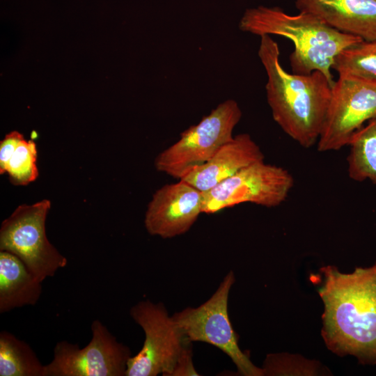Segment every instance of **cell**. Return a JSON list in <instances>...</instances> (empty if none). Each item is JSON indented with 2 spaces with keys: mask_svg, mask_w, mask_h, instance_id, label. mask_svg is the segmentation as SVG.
Instances as JSON below:
<instances>
[{
  "mask_svg": "<svg viewBox=\"0 0 376 376\" xmlns=\"http://www.w3.org/2000/svg\"><path fill=\"white\" fill-rule=\"evenodd\" d=\"M318 292L324 311L322 335L334 353L376 364V263L343 274L336 267L321 269Z\"/></svg>",
  "mask_w": 376,
  "mask_h": 376,
  "instance_id": "1",
  "label": "cell"
},
{
  "mask_svg": "<svg viewBox=\"0 0 376 376\" xmlns=\"http://www.w3.org/2000/svg\"><path fill=\"white\" fill-rule=\"evenodd\" d=\"M258 55L267 74L266 96L274 120L301 146L317 144L334 83L317 70L308 75L287 72L271 36H260Z\"/></svg>",
  "mask_w": 376,
  "mask_h": 376,
  "instance_id": "2",
  "label": "cell"
},
{
  "mask_svg": "<svg viewBox=\"0 0 376 376\" xmlns=\"http://www.w3.org/2000/svg\"><path fill=\"white\" fill-rule=\"evenodd\" d=\"M239 28L260 37L275 35L290 40L294 44L289 56L292 72L308 75L320 71L333 84L331 70L336 57L363 41L340 32L312 13L299 11L291 15L278 6L247 8Z\"/></svg>",
  "mask_w": 376,
  "mask_h": 376,
  "instance_id": "3",
  "label": "cell"
},
{
  "mask_svg": "<svg viewBox=\"0 0 376 376\" xmlns=\"http://www.w3.org/2000/svg\"><path fill=\"white\" fill-rule=\"evenodd\" d=\"M241 118L242 111L235 100L229 99L220 103L156 157V169L173 178H183L233 138V130Z\"/></svg>",
  "mask_w": 376,
  "mask_h": 376,
  "instance_id": "4",
  "label": "cell"
},
{
  "mask_svg": "<svg viewBox=\"0 0 376 376\" xmlns=\"http://www.w3.org/2000/svg\"><path fill=\"white\" fill-rule=\"evenodd\" d=\"M235 275L230 271L216 291L197 307H187L172 318L185 338L190 342L209 343L224 352L244 376L264 375L239 347L238 337L228 315V303Z\"/></svg>",
  "mask_w": 376,
  "mask_h": 376,
  "instance_id": "5",
  "label": "cell"
},
{
  "mask_svg": "<svg viewBox=\"0 0 376 376\" xmlns=\"http://www.w3.org/2000/svg\"><path fill=\"white\" fill-rule=\"evenodd\" d=\"M50 207L48 199L20 205L3 221L0 228V251L18 257L41 282L68 263L46 235L45 221Z\"/></svg>",
  "mask_w": 376,
  "mask_h": 376,
  "instance_id": "6",
  "label": "cell"
},
{
  "mask_svg": "<svg viewBox=\"0 0 376 376\" xmlns=\"http://www.w3.org/2000/svg\"><path fill=\"white\" fill-rule=\"evenodd\" d=\"M293 185V177L285 169L255 162L202 192V212L214 214L244 203L276 207L285 201Z\"/></svg>",
  "mask_w": 376,
  "mask_h": 376,
  "instance_id": "7",
  "label": "cell"
},
{
  "mask_svg": "<svg viewBox=\"0 0 376 376\" xmlns=\"http://www.w3.org/2000/svg\"><path fill=\"white\" fill-rule=\"evenodd\" d=\"M130 314L143 330L142 348L128 362L125 376H170L186 340L162 303L143 300Z\"/></svg>",
  "mask_w": 376,
  "mask_h": 376,
  "instance_id": "8",
  "label": "cell"
},
{
  "mask_svg": "<svg viewBox=\"0 0 376 376\" xmlns=\"http://www.w3.org/2000/svg\"><path fill=\"white\" fill-rule=\"evenodd\" d=\"M375 118L376 79L338 75L331 88L318 150H338L347 146L352 135Z\"/></svg>",
  "mask_w": 376,
  "mask_h": 376,
  "instance_id": "9",
  "label": "cell"
},
{
  "mask_svg": "<svg viewBox=\"0 0 376 376\" xmlns=\"http://www.w3.org/2000/svg\"><path fill=\"white\" fill-rule=\"evenodd\" d=\"M91 329V339L82 348L66 340L58 342L43 376H125L132 357L130 348L99 320Z\"/></svg>",
  "mask_w": 376,
  "mask_h": 376,
  "instance_id": "10",
  "label": "cell"
},
{
  "mask_svg": "<svg viewBox=\"0 0 376 376\" xmlns=\"http://www.w3.org/2000/svg\"><path fill=\"white\" fill-rule=\"evenodd\" d=\"M203 193L187 182L158 189L148 204L144 224L148 233L164 239L187 233L202 212Z\"/></svg>",
  "mask_w": 376,
  "mask_h": 376,
  "instance_id": "11",
  "label": "cell"
},
{
  "mask_svg": "<svg viewBox=\"0 0 376 376\" xmlns=\"http://www.w3.org/2000/svg\"><path fill=\"white\" fill-rule=\"evenodd\" d=\"M264 159L260 148L251 136L240 134L223 145L207 162L180 180L205 192L243 168Z\"/></svg>",
  "mask_w": 376,
  "mask_h": 376,
  "instance_id": "12",
  "label": "cell"
},
{
  "mask_svg": "<svg viewBox=\"0 0 376 376\" xmlns=\"http://www.w3.org/2000/svg\"><path fill=\"white\" fill-rule=\"evenodd\" d=\"M295 6L341 33L376 40V0H295Z\"/></svg>",
  "mask_w": 376,
  "mask_h": 376,
  "instance_id": "13",
  "label": "cell"
},
{
  "mask_svg": "<svg viewBox=\"0 0 376 376\" xmlns=\"http://www.w3.org/2000/svg\"><path fill=\"white\" fill-rule=\"evenodd\" d=\"M42 283L18 257L10 252L0 251L1 313L35 305L42 292Z\"/></svg>",
  "mask_w": 376,
  "mask_h": 376,
  "instance_id": "14",
  "label": "cell"
},
{
  "mask_svg": "<svg viewBox=\"0 0 376 376\" xmlns=\"http://www.w3.org/2000/svg\"><path fill=\"white\" fill-rule=\"evenodd\" d=\"M347 146L349 178L357 182L369 180L376 185V118L357 130Z\"/></svg>",
  "mask_w": 376,
  "mask_h": 376,
  "instance_id": "15",
  "label": "cell"
},
{
  "mask_svg": "<svg viewBox=\"0 0 376 376\" xmlns=\"http://www.w3.org/2000/svg\"><path fill=\"white\" fill-rule=\"evenodd\" d=\"M44 368L26 342L8 331H1L0 376H43Z\"/></svg>",
  "mask_w": 376,
  "mask_h": 376,
  "instance_id": "16",
  "label": "cell"
},
{
  "mask_svg": "<svg viewBox=\"0 0 376 376\" xmlns=\"http://www.w3.org/2000/svg\"><path fill=\"white\" fill-rule=\"evenodd\" d=\"M338 75L376 79V40L362 41L340 52L332 66Z\"/></svg>",
  "mask_w": 376,
  "mask_h": 376,
  "instance_id": "17",
  "label": "cell"
},
{
  "mask_svg": "<svg viewBox=\"0 0 376 376\" xmlns=\"http://www.w3.org/2000/svg\"><path fill=\"white\" fill-rule=\"evenodd\" d=\"M37 148L33 141L23 139L10 157L6 169L10 182L15 185H26L38 176Z\"/></svg>",
  "mask_w": 376,
  "mask_h": 376,
  "instance_id": "18",
  "label": "cell"
},
{
  "mask_svg": "<svg viewBox=\"0 0 376 376\" xmlns=\"http://www.w3.org/2000/svg\"><path fill=\"white\" fill-rule=\"evenodd\" d=\"M191 342L186 339L170 376H197L193 363Z\"/></svg>",
  "mask_w": 376,
  "mask_h": 376,
  "instance_id": "19",
  "label": "cell"
},
{
  "mask_svg": "<svg viewBox=\"0 0 376 376\" xmlns=\"http://www.w3.org/2000/svg\"><path fill=\"white\" fill-rule=\"evenodd\" d=\"M24 139L22 134L14 131L6 135L0 143V173L4 174L7 164L18 145Z\"/></svg>",
  "mask_w": 376,
  "mask_h": 376,
  "instance_id": "20",
  "label": "cell"
}]
</instances>
